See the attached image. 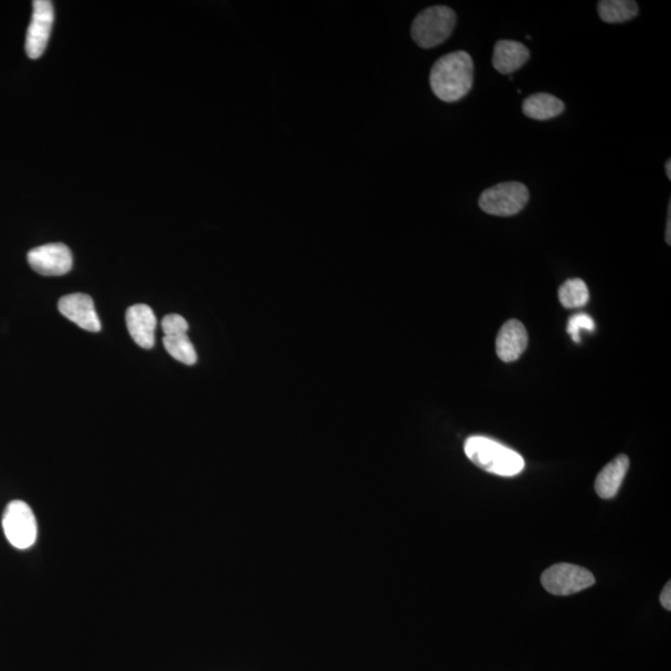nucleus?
Returning <instances> with one entry per match:
<instances>
[{
    "mask_svg": "<svg viewBox=\"0 0 671 671\" xmlns=\"http://www.w3.org/2000/svg\"><path fill=\"white\" fill-rule=\"evenodd\" d=\"M599 17L608 24L628 22L638 15V4L633 0H602L598 3Z\"/></svg>",
    "mask_w": 671,
    "mask_h": 671,
    "instance_id": "nucleus-15",
    "label": "nucleus"
},
{
    "mask_svg": "<svg viewBox=\"0 0 671 671\" xmlns=\"http://www.w3.org/2000/svg\"><path fill=\"white\" fill-rule=\"evenodd\" d=\"M530 59V50L512 40H500L494 48L493 65L500 74L511 75Z\"/></svg>",
    "mask_w": 671,
    "mask_h": 671,
    "instance_id": "nucleus-12",
    "label": "nucleus"
},
{
    "mask_svg": "<svg viewBox=\"0 0 671 671\" xmlns=\"http://www.w3.org/2000/svg\"><path fill=\"white\" fill-rule=\"evenodd\" d=\"M529 343L525 326L520 321L510 320L501 327L496 337V353L501 361L514 362L519 360Z\"/></svg>",
    "mask_w": 671,
    "mask_h": 671,
    "instance_id": "nucleus-11",
    "label": "nucleus"
},
{
    "mask_svg": "<svg viewBox=\"0 0 671 671\" xmlns=\"http://www.w3.org/2000/svg\"><path fill=\"white\" fill-rule=\"evenodd\" d=\"M126 324L132 340L138 346L150 350L155 346L157 319L150 306L137 304L126 312Z\"/></svg>",
    "mask_w": 671,
    "mask_h": 671,
    "instance_id": "nucleus-10",
    "label": "nucleus"
},
{
    "mask_svg": "<svg viewBox=\"0 0 671 671\" xmlns=\"http://www.w3.org/2000/svg\"><path fill=\"white\" fill-rule=\"evenodd\" d=\"M3 530L15 548L27 550L32 547L37 542L38 524L30 506L24 501H12L4 511Z\"/></svg>",
    "mask_w": 671,
    "mask_h": 671,
    "instance_id": "nucleus-5",
    "label": "nucleus"
},
{
    "mask_svg": "<svg viewBox=\"0 0 671 671\" xmlns=\"http://www.w3.org/2000/svg\"><path fill=\"white\" fill-rule=\"evenodd\" d=\"M28 263L40 275L61 276L73 269L74 260L65 244L51 243L30 250Z\"/></svg>",
    "mask_w": 671,
    "mask_h": 671,
    "instance_id": "nucleus-8",
    "label": "nucleus"
},
{
    "mask_svg": "<svg viewBox=\"0 0 671 671\" xmlns=\"http://www.w3.org/2000/svg\"><path fill=\"white\" fill-rule=\"evenodd\" d=\"M188 329V322L181 315H167L165 319L162 320V330L165 332V336L187 334Z\"/></svg>",
    "mask_w": 671,
    "mask_h": 671,
    "instance_id": "nucleus-19",
    "label": "nucleus"
},
{
    "mask_svg": "<svg viewBox=\"0 0 671 671\" xmlns=\"http://www.w3.org/2000/svg\"><path fill=\"white\" fill-rule=\"evenodd\" d=\"M529 198V189L525 184L505 182L486 189L480 196L479 206L490 215L511 217L526 207Z\"/></svg>",
    "mask_w": 671,
    "mask_h": 671,
    "instance_id": "nucleus-4",
    "label": "nucleus"
},
{
    "mask_svg": "<svg viewBox=\"0 0 671 671\" xmlns=\"http://www.w3.org/2000/svg\"><path fill=\"white\" fill-rule=\"evenodd\" d=\"M629 469V459L627 455H619L611 463L604 466L601 473L598 474L594 489L599 498L612 499L618 494L619 488L626 478Z\"/></svg>",
    "mask_w": 671,
    "mask_h": 671,
    "instance_id": "nucleus-13",
    "label": "nucleus"
},
{
    "mask_svg": "<svg viewBox=\"0 0 671 671\" xmlns=\"http://www.w3.org/2000/svg\"><path fill=\"white\" fill-rule=\"evenodd\" d=\"M457 25V14L445 5H434L417 15L412 25V38L420 48L432 49L443 44Z\"/></svg>",
    "mask_w": 671,
    "mask_h": 671,
    "instance_id": "nucleus-3",
    "label": "nucleus"
},
{
    "mask_svg": "<svg viewBox=\"0 0 671 671\" xmlns=\"http://www.w3.org/2000/svg\"><path fill=\"white\" fill-rule=\"evenodd\" d=\"M665 172H667V177L670 181V179H671V161L670 160H668V162L665 163Z\"/></svg>",
    "mask_w": 671,
    "mask_h": 671,
    "instance_id": "nucleus-22",
    "label": "nucleus"
},
{
    "mask_svg": "<svg viewBox=\"0 0 671 671\" xmlns=\"http://www.w3.org/2000/svg\"><path fill=\"white\" fill-rule=\"evenodd\" d=\"M561 304L566 309H577L585 306L589 300V290L585 281L581 279L567 280L558 290Z\"/></svg>",
    "mask_w": 671,
    "mask_h": 671,
    "instance_id": "nucleus-17",
    "label": "nucleus"
},
{
    "mask_svg": "<svg viewBox=\"0 0 671 671\" xmlns=\"http://www.w3.org/2000/svg\"><path fill=\"white\" fill-rule=\"evenodd\" d=\"M429 80L439 100H462L474 84V61L465 51L444 55L434 64Z\"/></svg>",
    "mask_w": 671,
    "mask_h": 671,
    "instance_id": "nucleus-1",
    "label": "nucleus"
},
{
    "mask_svg": "<svg viewBox=\"0 0 671 671\" xmlns=\"http://www.w3.org/2000/svg\"><path fill=\"white\" fill-rule=\"evenodd\" d=\"M464 449L471 462L491 474L509 478L525 468V460L519 453L490 438L470 437Z\"/></svg>",
    "mask_w": 671,
    "mask_h": 671,
    "instance_id": "nucleus-2",
    "label": "nucleus"
},
{
    "mask_svg": "<svg viewBox=\"0 0 671 671\" xmlns=\"http://www.w3.org/2000/svg\"><path fill=\"white\" fill-rule=\"evenodd\" d=\"M59 311L66 319L74 322L81 329L99 332L101 321L95 310L94 300L86 294H70L59 300Z\"/></svg>",
    "mask_w": 671,
    "mask_h": 671,
    "instance_id": "nucleus-9",
    "label": "nucleus"
},
{
    "mask_svg": "<svg viewBox=\"0 0 671 671\" xmlns=\"http://www.w3.org/2000/svg\"><path fill=\"white\" fill-rule=\"evenodd\" d=\"M594 582L592 572L571 563H557L547 568L541 577L542 586L555 596H571L592 587Z\"/></svg>",
    "mask_w": 671,
    "mask_h": 671,
    "instance_id": "nucleus-6",
    "label": "nucleus"
},
{
    "mask_svg": "<svg viewBox=\"0 0 671 671\" xmlns=\"http://www.w3.org/2000/svg\"><path fill=\"white\" fill-rule=\"evenodd\" d=\"M524 114L530 119L546 121L555 119L565 111V104L550 94H535L527 97L522 105Z\"/></svg>",
    "mask_w": 671,
    "mask_h": 671,
    "instance_id": "nucleus-14",
    "label": "nucleus"
},
{
    "mask_svg": "<svg viewBox=\"0 0 671 671\" xmlns=\"http://www.w3.org/2000/svg\"><path fill=\"white\" fill-rule=\"evenodd\" d=\"M596 329L594 326V321L591 316L587 314H577L572 316L570 321H568L567 332L568 335L572 337V340L576 343L581 342V331L586 330L593 332Z\"/></svg>",
    "mask_w": 671,
    "mask_h": 671,
    "instance_id": "nucleus-18",
    "label": "nucleus"
},
{
    "mask_svg": "<svg viewBox=\"0 0 671 671\" xmlns=\"http://www.w3.org/2000/svg\"><path fill=\"white\" fill-rule=\"evenodd\" d=\"M660 603H662V606L667 609V611H670L671 609V583L668 582L667 585H665L662 594H660Z\"/></svg>",
    "mask_w": 671,
    "mask_h": 671,
    "instance_id": "nucleus-20",
    "label": "nucleus"
},
{
    "mask_svg": "<svg viewBox=\"0 0 671 671\" xmlns=\"http://www.w3.org/2000/svg\"><path fill=\"white\" fill-rule=\"evenodd\" d=\"M671 229V204H669V213H668V228H667V234H665V239H667L668 244L670 245L671 239H670V232Z\"/></svg>",
    "mask_w": 671,
    "mask_h": 671,
    "instance_id": "nucleus-21",
    "label": "nucleus"
},
{
    "mask_svg": "<svg viewBox=\"0 0 671 671\" xmlns=\"http://www.w3.org/2000/svg\"><path fill=\"white\" fill-rule=\"evenodd\" d=\"M163 345H165L167 352L174 360L182 362L187 366L196 365L198 360L196 348H194L187 334L165 336L163 338Z\"/></svg>",
    "mask_w": 671,
    "mask_h": 671,
    "instance_id": "nucleus-16",
    "label": "nucleus"
},
{
    "mask_svg": "<svg viewBox=\"0 0 671 671\" xmlns=\"http://www.w3.org/2000/svg\"><path fill=\"white\" fill-rule=\"evenodd\" d=\"M54 19L53 3L50 0H35L32 22L25 40V51L30 59H39L44 54L53 30Z\"/></svg>",
    "mask_w": 671,
    "mask_h": 671,
    "instance_id": "nucleus-7",
    "label": "nucleus"
}]
</instances>
